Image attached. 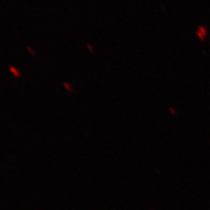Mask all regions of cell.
Masks as SVG:
<instances>
[{
  "label": "cell",
  "instance_id": "3",
  "mask_svg": "<svg viewBox=\"0 0 210 210\" xmlns=\"http://www.w3.org/2000/svg\"><path fill=\"white\" fill-rule=\"evenodd\" d=\"M86 48H87V50H88V52L91 54H95L94 47L91 44V43H87V44H86Z\"/></svg>",
  "mask_w": 210,
  "mask_h": 210
},
{
  "label": "cell",
  "instance_id": "4",
  "mask_svg": "<svg viewBox=\"0 0 210 210\" xmlns=\"http://www.w3.org/2000/svg\"><path fill=\"white\" fill-rule=\"evenodd\" d=\"M26 51L28 52L29 56H31L32 58L36 59V53H35V51L33 50V48L30 47V46H26Z\"/></svg>",
  "mask_w": 210,
  "mask_h": 210
},
{
  "label": "cell",
  "instance_id": "2",
  "mask_svg": "<svg viewBox=\"0 0 210 210\" xmlns=\"http://www.w3.org/2000/svg\"><path fill=\"white\" fill-rule=\"evenodd\" d=\"M62 87H63L64 91H66L67 92H69V94H72L73 92V86L69 83V82L64 81L63 83H62Z\"/></svg>",
  "mask_w": 210,
  "mask_h": 210
},
{
  "label": "cell",
  "instance_id": "1",
  "mask_svg": "<svg viewBox=\"0 0 210 210\" xmlns=\"http://www.w3.org/2000/svg\"><path fill=\"white\" fill-rule=\"evenodd\" d=\"M8 71H9L10 74L16 79H20L21 77V70L19 69L17 66H15V65H9V67H8Z\"/></svg>",
  "mask_w": 210,
  "mask_h": 210
}]
</instances>
